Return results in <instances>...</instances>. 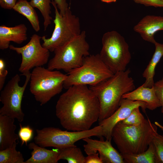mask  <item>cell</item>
<instances>
[{
	"mask_svg": "<svg viewBox=\"0 0 163 163\" xmlns=\"http://www.w3.org/2000/svg\"><path fill=\"white\" fill-rule=\"evenodd\" d=\"M41 37L35 34L29 42L24 46L17 47L10 45L9 49L22 56V61L19 69L22 75L30 72L36 67L42 66L48 62L50 51L43 47L40 43Z\"/></svg>",
	"mask_w": 163,
	"mask_h": 163,
	"instance_id": "8fae6325",
	"label": "cell"
},
{
	"mask_svg": "<svg viewBox=\"0 0 163 163\" xmlns=\"http://www.w3.org/2000/svg\"><path fill=\"white\" fill-rule=\"evenodd\" d=\"M152 142L155 147L160 163H163V135L156 133L153 137Z\"/></svg>",
	"mask_w": 163,
	"mask_h": 163,
	"instance_id": "4316f807",
	"label": "cell"
},
{
	"mask_svg": "<svg viewBox=\"0 0 163 163\" xmlns=\"http://www.w3.org/2000/svg\"><path fill=\"white\" fill-rule=\"evenodd\" d=\"M145 40L154 43L155 34L163 30V16L147 15L142 18L133 27Z\"/></svg>",
	"mask_w": 163,
	"mask_h": 163,
	"instance_id": "5bb4252c",
	"label": "cell"
},
{
	"mask_svg": "<svg viewBox=\"0 0 163 163\" xmlns=\"http://www.w3.org/2000/svg\"><path fill=\"white\" fill-rule=\"evenodd\" d=\"M122 155L125 163H160L155 147L151 142L145 151L138 154H125Z\"/></svg>",
	"mask_w": 163,
	"mask_h": 163,
	"instance_id": "ffe728a7",
	"label": "cell"
},
{
	"mask_svg": "<svg viewBox=\"0 0 163 163\" xmlns=\"http://www.w3.org/2000/svg\"><path fill=\"white\" fill-rule=\"evenodd\" d=\"M51 4L55 9L54 29L50 37L44 36L41 37V40L43 41L42 45L43 47L50 52H53L56 48L79 35L82 31L79 18L73 14L69 8L62 15L53 0Z\"/></svg>",
	"mask_w": 163,
	"mask_h": 163,
	"instance_id": "9c48e42d",
	"label": "cell"
},
{
	"mask_svg": "<svg viewBox=\"0 0 163 163\" xmlns=\"http://www.w3.org/2000/svg\"><path fill=\"white\" fill-rule=\"evenodd\" d=\"M18 142H15L11 146L0 150V163H24L22 154L16 149Z\"/></svg>",
	"mask_w": 163,
	"mask_h": 163,
	"instance_id": "603a6c76",
	"label": "cell"
},
{
	"mask_svg": "<svg viewBox=\"0 0 163 163\" xmlns=\"http://www.w3.org/2000/svg\"><path fill=\"white\" fill-rule=\"evenodd\" d=\"M135 2L147 6L163 7V0H133Z\"/></svg>",
	"mask_w": 163,
	"mask_h": 163,
	"instance_id": "f546056e",
	"label": "cell"
},
{
	"mask_svg": "<svg viewBox=\"0 0 163 163\" xmlns=\"http://www.w3.org/2000/svg\"><path fill=\"white\" fill-rule=\"evenodd\" d=\"M85 157L76 145L59 149L58 160H66L69 163H85Z\"/></svg>",
	"mask_w": 163,
	"mask_h": 163,
	"instance_id": "7402d4cb",
	"label": "cell"
},
{
	"mask_svg": "<svg viewBox=\"0 0 163 163\" xmlns=\"http://www.w3.org/2000/svg\"><path fill=\"white\" fill-rule=\"evenodd\" d=\"M30 72L23 75L26 77L24 85L20 86V77L16 74L9 80L1 91L0 101L3 104L0 109V114L7 115L22 122L25 114L21 108L23 94L30 80Z\"/></svg>",
	"mask_w": 163,
	"mask_h": 163,
	"instance_id": "30bf717a",
	"label": "cell"
},
{
	"mask_svg": "<svg viewBox=\"0 0 163 163\" xmlns=\"http://www.w3.org/2000/svg\"><path fill=\"white\" fill-rule=\"evenodd\" d=\"M99 155L97 152L88 155L85 157V163H103Z\"/></svg>",
	"mask_w": 163,
	"mask_h": 163,
	"instance_id": "1f68e13d",
	"label": "cell"
},
{
	"mask_svg": "<svg viewBox=\"0 0 163 163\" xmlns=\"http://www.w3.org/2000/svg\"><path fill=\"white\" fill-rule=\"evenodd\" d=\"M86 142L83 145L84 150L87 155L98 152L103 163H124L120 154L112 145L111 140L103 139H93L90 137L82 139Z\"/></svg>",
	"mask_w": 163,
	"mask_h": 163,
	"instance_id": "4fadbf2b",
	"label": "cell"
},
{
	"mask_svg": "<svg viewBox=\"0 0 163 163\" xmlns=\"http://www.w3.org/2000/svg\"><path fill=\"white\" fill-rule=\"evenodd\" d=\"M67 75L42 66L35 68L31 73L30 91L41 105H44L61 92Z\"/></svg>",
	"mask_w": 163,
	"mask_h": 163,
	"instance_id": "8992f818",
	"label": "cell"
},
{
	"mask_svg": "<svg viewBox=\"0 0 163 163\" xmlns=\"http://www.w3.org/2000/svg\"><path fill=\"white\" fill-rule=\"evenodd\" d=\"M86 32L55 49L54 56L48 62L47 69L62 70L69 72L82 65L84 57L90 55L89 45L86 40Z\"/></svg>",
	"mask_w": 163,
	"mask_h": 163,
	"instance_id": "277c9868",
	"label": "cell"
},
{
	"mask_svg": "<svg viewBox=\"0 0 163 163\" xmlns=\"http://www.w3.org/2000/svg\"><path fill=\"white\" fill-rule=\"evenodd\" d=\"M27 28L24 24L13 27L0 26V49L4 50L9 46L11 41L20 44L27 39Z\"/></svg>",
	"mask_w": 163,
	"mask_h": 163,
	"instance_id": "9a60e30c",
	"label": "cell"
},
{
	"mask_svg": "<svg viewBox=\"0 0 163 163\" xmlns=\"http://www.w3.org/2000/svg\"><path fill=\"white\" fill-rule=\"evenodd\" d=\"M34 142L43 147L59 149L75 145L77 141L87 137L102 136L101 126L99 125L89 130L80 131H63L58 128L44 127L37 129Z\"/></svg>",
	"mask_w": 163,
	"mask_h": 163,
	"instance_id": "ba28073f",
	"label": "cell"
},
{
	"mask_svg": "<svg viewBox=\"0 0 163 163\" xmlns=\"http://www.w3.org/2000/svg\"><path fill=\"white\" fill-rule=\"evenodd\" d=\"M34 8H37L40 11L43 19L44 30H46L51 23V0H30L29 2Z\"/></svg>",
	"mask_w": 163,
	"mask_h": 163,
	"instance_id": "cb8c5ba5",
	"label": "cell"
},
{
	"mask_svg": "<svg viewBox=\"0 0 163 163\" xmlns=\"http://www.w3.org/2000/svg\"><path fill=\"white\" fill-rule=\"evenodd\" d=\"M114 74L104 63L99 53L85 57L80 67L68 73L63 88L74 85H95L111 77Z\"/></svg>",
	"mask_w": 163,
	"mask_h": 163,
	"instance_id": "5b68a950",
	"label": "cell"
},
{
	"mask_svg": "<svg viewBox=\"0 0 163 163\" xmlns=\"http://www.w3.org/2000/svg\"><path fill=\"white\" fill-rule=\"evenodd\" d=\"M28 148L32 150L31 156L24 163H56L59 149H48L39 146L34 142L30 143Z\"/></svg>",
	"mask_w": 163,
	"mask_h": 163,
	"instance_id": "ac0fdd59",
	"label": "cell"
},
{
	"mask_svg": "<svg viewBox=\"0 0 163 163\" xmlns=\"http://www.w3.org/2000/svg\"><path fill=\"white\" fill-rule=\"evenodd\" d=\"M157 127L148 118L137 126L121 121L113 128L112 139L121 154L139 153L147 149L157 132Z\"/></svg>",
	"mask_w": 163,
	"mask_h": 163,
	"instance_id": "3957f363",
	"label": "cell"
},
{
	"mask_svg": "<svg viewBox=\"0 0 163 163\" xmlns=\"http://www.w3.org/2000/svg\"><path fill=\"white\" fill-rule=\"evenodd\" d=\"M139 108L138 107L133 109L129 115L122 122L129 125L137 126L142 124L145 118L141 113Z\"/></svg>",
	"mask_w": 163,
	"mask_h": 163,
	"instance_id": "d4e9b609",
	"label": "cell"
},
{
	"mask_svg": "<svg viewBox=\"0 0 163 163\" xmlns=\"http://www.w3.org/2000/svg\"><path fill=\"white\" fill-rule=\"evenodd\" d=\"M14 120L15 119L9 116L0 114V150L18 142L19 137L15 132Z\"/></svg>",
	"mask_w": 163,
	"mask_h": 163,
	"instance_id": "e0dca14e",
	"label": "cell"
},
{
	"mask_svg": "<svg viewBox=\"0 0 163 163\" xmlns=\"http://www.w3.org/2000/svg\"><path fill=\"white\" fill-rule=\"evenodd\" d=\"M138 107H141L142 111L145 113L147 109L145 103L122 98L119 107L115 112L108 118L99 123V125L102 127V136L107 140H111L112 131L115 125L126 119L133 109Z\"/></svg>",
	"mask_w": 163,
	"mask_h": 163,
	"instance_id": "7c38bea8",
	"label": "cell"
},
{
	"mask_svg": "<svg viewBox=\"0 0 163 163\" xmlns=\"http://www.w3.org/2000/svg\"><path fill=\"white\" fill-rule=\"evenodd\" d=\"M102 2L107 3H110L112 2H116V0H100Z\"/></svg>",
	"mask_w": 163,
	"mask_h": 163,
	"instance_id": "e575fe53",
	"label": "cell"
},
{
	"mask_svg": "<svg viewBox=\"0 0 163 163\" xmlns=\"http://www.w3.org/2000/svg\"><path fill=\"white\" fill-rule=\"evenodd\" d=\"M129 69L117 72L111 77L89 88L97 97L100 105L99 123L112 115L119 106L123 96L135 88Z\"/></svg>",
	"mask_w": 163,
	"mask_h": 163,
	"instance_id": "7a4b0ae2",
	"label": "cell"
},
{
	"mask_svg": "<svg viewBox=\"0 0 163 163\" xmlns=\"http://www.w3.org/2000/svg\"><path fill=\"white\" fill-rule=\"evenodd\" d=\"M155 124L161 130L163 131V125H161L157 122H155Z\"/></svg>",
	"mask_w": 163,
	"mask_h": 163,
	"instance_id": "836d02e7",
	"label": "cell"
},
{
	"mask_svg": "<svg viewBox=\"0 0 163 163\" xmlns=\"http://www.w3.org/2000/svg\"><path fill=\"white\" fill-rule=\"evenodd\" d=\"M100 113L99 100L87 85H74L59 97L56 106V114L61 126L74 131L90 129L98 120Z\"/></svg>",
	"mask_w": 163,
	"mask_h": 163,
	"instance_id": "6da1fadb",
	"label": "cell"
},
{
	"mask_svg": "<svg viewBox=\"0 0 163 163\" xmlns=\"http://www.w3.org/2000/svg\"><path fill=\"white\" fill-rule=\"evenodd\" d=\"M153 86L160 103L161 111L163 114V77L161 79L154 83Z\"/></svg>",
	"mask_w": 163,
	"mask_h": 163,
	"instance_id": "83f0119b",
	"label": "cell"
},
{
	"mask_svg": "<svg viewBox=\"0 0 163 163\" xmlns=\"http://www.w3.org/2000/svg\"><path fill=\"white\" fill-rule=\"evenodd\" d=\"M17 0H0V6L4 9H13Z\"/></svg>",
	"mask_w": 163,
	"mask_h": 163,
	"instance_id": "d6a6232c",
	"label": "cell"
},
{
	"mask_svg": "<svg viewBox=\"0 0 163 163\" xmlns=\"http://www.w3.org/2000/svg\"><path fill=\"white\" fill-rule=\"evenodd\" d=\"M99 53L104 63L114 74L124 71L130 62L131 54L124 38L115 30L105 33Z\"/></svg>",
	"mask_w": 163,
	"mask_h": 163,
	"instance_id": "52a82bcc",
	"label": "cell"
},
{
	"mask_svg": "<svg viewBox=\"0 0 163 163\" xmlns=\"http://www.w3.org/2000/svg\"><path fill=\"white\" fill-rule=\"evenodd\" d=\"M34 8L27 0H19L13 9L26 18L34 30L38 32L40 29V22Z\"/></svg>",
	"mask_w": 163,
	"mask_h": 163,
	"instance_id": "44dd1931",
	"label": "cell"
},
{
	"mask_svg": "<svg viewBox=\"0 0 163 163\" xmlns=\"http://www.w3.org/2000/svg\"><path fill=\"white\" fill-rule=\"evenodd\" d=\"M155 50L148 65L142 73V76L145 79L142 85L145 87L152 88L153 86L154 77L157 65L163 56V45L156 42L154 44Z\"/></svg>",
	"mask_w": 163,
	"mask_h": 163,
	"instance_id": "d6986e66",
	"label": "cell"
},
{
	"mask_svg": "<svg viewBox=\"0 0 163 163\" xmlns=\"http://www.w3.org/2000/svg\"><path fill=\"white\" fill-rule=\"evenodd\" d=\"M162 45H163V43H162Z\"/></svg>",
	"mask_w": 163,
	"mask_h": 163,
	"instance_id": "d590c367",
	"label": "cell"
},
{
	"mask_svg": "<svg viewBox=\"0 0 163 163\" xmlns=\"http://www.w3.org/2000/svg\"><path fill=\"white\" fill-rule=\"evenodd\" d=\"M20 128L18 135L21 142V145L24 143L27 145V143L32 139L33 136L34 130L29 126H22L20 124Z\"/></svg>",
	"mask_w": 163,
	"mask_h": 163,
	"instance_id": "484cf974",
	"label": "cell"
},
{
	"mask_svg": "<svg viewBox=\"0 0 163 163\" xmlns=\"http://www.w3.org/2000/svg\"><path fill=\"white\" fill-rule=\"evenodd\" d=\"M122 98L144 102L146 104L147 108L151 110L161 107L154 86L147 87L142 85L136 89L124 94Z\"/></svg>",
	"mask_w": 163,
	"mask_h": 163,
	"instance_id": "2e32d148",
	"label": "cell"
},
{
	"mask_svg": "<svg viewBox=\"0 0 163 163\" xmlns=\"http://www.w3.org/2000/svg\"><path fill=\"white\" fill-rule=\"evenodd\" d=\"M8 71L5 69V64L4 61L0 59V91L4 88L5 80L8 74Z\"/></svg>",
	"mask_w": 163,
	"mask_h": 163,
	"instance_id": "f1b7e54d",
	"label": "cell"
},
{
	"mask_svg": "<svg viewBox=\"0 0 163 163\" xmlns=\"http://www.w3.org/2000/svg\"><path fill=\"white\" fill-rule=\"evenodd\" d=\"M53 1L62 15L64 14L69 8L66 0H54Z\"/></svg>",
	"mask_w": 163,
	"mask_h": 163,
	"instance_id": "4dcf8cb0",
	"label": "cell"
}]
</instances>
